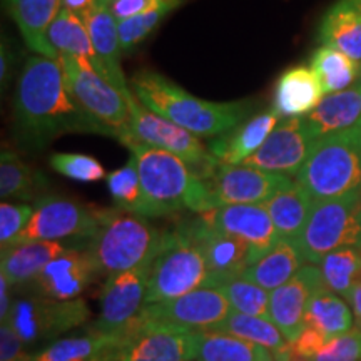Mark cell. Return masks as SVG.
I'll use <instances>...</instances> for the list:
<instances>
[{"mask_svg":"<svg viewBox=\"0 0 361 361\" xmlns=\"http://www.w3.org/2000/svg\"><path fill=\"white\" fill-rule=\"evenodd\" d=\"M16 124L20 137L32 147H42L66 133L102 134L71 94L59 59L45 56L29 57L22 69Z\"/></svg>","mask_w":361,"mask_h":361,"instance_id":"1","label":"cell"},{"mask_svg":"<svg viewBox=\"0 0 361 361\" xmlns=\"http://www.w3.org/2000/svg\"><path fill=\"white\" fill-rule=\"evenodd\" d=\"M135 97L147 109L173 121L194 135L216 137L238 128L246 116V102H211L194 97L159 72L141 71L134 74Z\"/></svg>","mask_w":361,"mask_h":361,"instance_id":"2","label":"cell"},{"mask_svg":"<svg viewBox=\"0 0 361 361\" xmlns=\"http://www.w3.org/2000/svg\"><path fill=\"white\" fill-rule=\"evenodd\" d=\"M123 144L137 164L147 216H166L180 209L202 214L213 209L204 179L196 176L188 162L134 139H126Z\"/></svg>","mask_w":361,"mask_h":361,"instance_id":"3","label":"cell"},{"mask_svg":"<svg viewBox=\"0 0 361 361\" xmlns=\"http://www.w3.org/2000/svg\"><path fill=\"white\" fill-rule=\"evenodd\" d=\"M99 228L90 238L89 255L97 274L123 273L135 268H151L159 251L162 233L152 228L144 216L123 209L97 211Z\"/></svg>","mask_w":361,"mask_h":361,"instance_id":"4","label":"cell"},{"mask_svg":"<svg viewBox=\"0 0 361 361\" xmlns=\"http://www.w3.org/2000/svg\"><path fill=\"white\" fill-rule=\"evenodd\" d=\"M295 183L314 202L361 189V128L318 139Z\"/></svg>","mask_w":361,"mask_h":361,"instance_id":"5","label":"cell"},{"mask_svg":"<svg viewBox=\"0 0 361 361\" xmlns=\"http://www.w3.org/2000/svg\"><path fill=\"white\" fill-rule=\"evenodd\" d=\"M209 269L201 247L180 226L162 233L151 274H149L146 305L173 300L194 290L206 288Z\"/></svg>","mask_w":361,"mask_h":361,"instance_id":"6","label":"cell"},{"mask_svg":"<svg viewBox=\"0 0 361 361\" xmlns=\"http://www.w3.org/2000/svg\"><path fill=\"white\" fill-rule=\"evenodd\" d=\"M296 243L310 264H319L324 256L343 246L361 250V189L314 202Z\"/></svg>","mask_w":361,"mask_h":361,"instance_id":"7","label":"cell"},{"mask_svg":"<svg viewBox=\"0 0 361 361\" xmlns=\"http://www.w3.org/2000/svg\"><path fill=\"white\" fill-rule=\"evenodd\" d=\"M71 94L85 114L101 128L104 135L123 142L129 135L130 111L123 94L107 82L89 62L67 54H59Z\"/></svg>","mask_w":361,"mask_h":361,"instance_id":"8","label":"cell"},{"mask_svg":"<svg viewBox=\"0 0 361 361\" xmlns=\"http://www.w3.org/2000/svg\"><path fill=\"white\" fill-rule=\"evenodd\" d=\"M124 99L130 111L129 135L126 139H134L144 146L162 149L180 157L201 179L209 178L221 164L211 152L206 151L197 135L147 109L130 90Z\"/></svg>","mask_w":361,"mask_h":361,"instance_id":"9","label":"cell"},{"mask_svg":"<svg viewBox=\"0 0 361 361\" xmlns=\"http://www.w3.org/2000/svg\"><path fill=\"white\" fill-rule=\"evenodd\" d=\"M201 329L146 322L141 316L128 324V336L111 361H192L197 358Z\"/></svg>","mask_w":361,"mask_h":361,"instance_id":"10","label":"cell"},{"mask_svg":"<svg viewBox=\"0 0 361 361\" xmlns=\"http://www.w3.org/2000/svg\"><path fill=\"white\" fill-rule=\"evenodd\" d=\"M89 310L82 298L59 301L40 295L12 301L6 322L16 329L25 345L52 340L87 322Z\"/></svg>","mask_w":361,"mask_h":361,"instance_id":"11","label":"cell"},{"mask_svg":"<svg viewBox=\"0 0 361 361\" xmlns=\"http://www.w3.org/2000/svg\"><path fill=\"white\" fill-rule=\"evenodd\" d=\"M97 211L64 197L45 196L35 202L32 218L13 245L30 241H62L67 238H92L97 233Z\"/></svg>","mask_w":361,"mask_h":361,"instance_id":"12","label":"cell"},{"mask_svg":"<svg viewBox=\"0 0 361 361\" xmlns=\"http://www.w3.org/2000/svg\"><path fill=\"white\" fill-rule=\"evenodd\" d=\"M204 183L214 209L231 204H263L276 192L290 188L295 180L284 174L268 173L245 164H219Z\"/></svg>","mask_w":361,"mask_h":361,"instance_id":"13","label":"cell"},{"mask_svg":"<svg viewBox=\"0 0 361 361\" xmlns=\"http://www.w3.org/2000/svg\"><path fill=\"white\" fill-rule=\"evenodd\" d=\"M179 226L204 255L209 269L206 288H219L224 283L241 278L252 264V247L241 238L211 228L200 216L191 223Z\"/></svg>","mask_w":361,"mask_h":361,"instance_id":"14","label":"cell"},{"mask_svg":"<svg viewBox=\"0 0 361 361\" xmlns=\"http://www.w3.org/2000/svg\"><path fill=\"white\" fill-rule=\"evenodd\" d=\"M314 142L316 139L311 134L305 117H288L274 128L263 146L243 164L268 173L296 178L308 159Z\"/></svg>","mask_w":361,"mask_h":361,"instance_id":"15","label":"cell"},{"mask_svg":"<svg viewBox=\"0 0 361 361\" xmlns=\"http://www.w3.org/2000/svg\"><path fill=\"white\" fill-rule=\"evenodd\" d=\"M151 268H135L107 276L101 293V313L92 331L112 335L137 318L146 305Z\"/></svg>","mask_w":361,"mask_h":361,"instance_id":"16","label":"cell"},{"mask_svg":"<svg viewBox=\"0 0 361 361\" xmlns=\"http://www.w3.org/2000/svg\"><path fill=\"white\" fill-rule=\"evenodd\" d=\"M229 313L231 305L219 288H200L173 300L144 305L139 316L146 322L211 329L223 322Z\"/></svg>","mask_w":361,"mask_h":361,"instance_id":"17","label":"cell"},{"mask_svg":"<svg viewBox=\"0 0 361 361\" xmlns=\"http://www.w3.org/2000/svg\"><path fill=\"white\" fill-rule=\"evenodd\" d=\"M211 228L241 238L252 247V264L281 239L263 204L221 206L200 214Z\"/></svg>","mask_w":361,"mask_h":361,"instance_id":"18","label":"cell"},{"mask_svg":"<svg viewBox=\"0 0 361 361\" xmlns=\"http://www.w3.org/2000/svg\"><path fill=\"white\" fill-rule=\"evenodd\" d=\"M324 286L322 269L316 264H305L290 281L271 291L269 318L288 341H296L306 326L305 316L310 298Z\"/></svg>","mask_w":361,"mask_h":361,"instance_id":"19","label":"cell"},{"mask_svg":"<svg viewBox=\"0 0 361 361\" xmlns=\"http://www.w3.org/2000/svg\"><path fill=\"white\" fill-rule=\"evenodd\" d=\"M97 274L96 264L89 252L67 250L49 263L32 281L37 295L59 301L79 298Z\"/></svg>","mask_w":361,"mask_h":361,"instance_id":"20","label":"cell"},{"mask_svg":"<svg viewBox=\"0 0 361 361\" xmlns=\"http://www.w3.org/2000/svg\"><path fill=\"white\" fill-rule=\"evenodd\" d=\"M82 19L89 30L90 39H92V45L104 67V72H106V80L126 96L129 92V87L126 84L123 67H121L123 49H121L119 40V27H117L116 17L112 16L109 4L99 0Z\"/></svg>","mask_w":361,"mask_h":361,"instance_id":"21","label":"cell"},{"mask_svg":"<svg viewBox=\"0 0 361 361\" xmlns=\"http://www.w3.org/2000/svg\"><path fill=\"white\" fill-rule=\"evenodd\" d=\"M279 117H281V114L274 107L261 112L259 116L252 117L251 121H247L243 126H238L229 133L219 135L211 144L209 152L221 164H243L247 157L255 154L263 146L269 134L279 124Z\"/></svg>","mask_w":361,"mask_h":361,"instance_id":"22","label":"cell"},{"mask_svg":"<svg viewBox=\"0 0 361 361\" xmlns=\"http://www.w3.org/2000/svg\"><path fill=\"white\" fill-rule=\"evenodd\" d=\"M8 16L19 27L22 37L30 51L39 56L59 59L56 49L49 42V29L62 11V0H4Z\"/></svg>","mask_w":361,"mask_h":361,"instance_id":"23","label":"cell"},{"mask_svg":"<svg viewBox=\"0 0 361 361\" xmlns=\"http://www.w3.org/2000/svg\"><path fill=\"white\" fill-rule=\"evenodd\" d=\"M305 121L316 141L360 126L361 82L341 92L326 94L323 101L305 116Z\"/></svg>","mask_w":361,"mask_h":361,"instance_id":"24","label":"cell"},{"mask_svg":"<svg viewBox=\"0 0 361 361\" xmlns=\"http://www.w3.org/2000/svg\"><path fill=\"white\" fill-rule=\"evenodd\" d=\"M324 90L313 67L298 66L279 78L274 92V109L281 116L308 114L323 101Z\"/></svg>","mask_w":361,"mask_h":361,"instance_id":"25","label":"cell"},{"mask_svg":"<svg viewBox=\"0 0 361 361\" xmlns=\"http://www.w3.org/2000/svg\"><path fill=\"white\" fill-rule=\"evenodd\" d=\"M67 247L59 241H30L2 250L0 274L11 286L34 281L49 263L59 258Z\"/></svg>","mask_w":361,"mask_h":361,"instance_id":"26","label":"cell"},{"mask_svg":"<svg viewBox=\"0 0 361 361\" xmlns=\"http://www.w3.org/2000/svg\"><path fill=\"white\" fill-rule=\"evenodd\" d=\"M319 42L361 64V0H338L319 27Z\"/></svg>","mask_w":361,"mask_h":361,"instance_id":"27","label":"cell"},{"mask_svg":"<svg viewBox=\"0 0 361 361\" xmlns=\"http://www.w3.org/2000/svg\"><path fill=\"white\" fill-rule=\"evenodd\" d=\"M305 263L306 261L301 255L296 239L281 238L263 258L251 264L241 278L258 284L264 290L274 291L290 281L298 271L303 268Z\"/></svg>","mask_w":361,"mask_h":361,"instance_id":"28","label":"cell"},{"mask_svg":"<svg viewBox=\"0 0 361 361\" xmlns=\"http://www.w3.org/2000/svg\"><path fill=\"white\" fill-rule=\"evenodd\" d=\"M211 329L256 343L269 350L276 361H288L293 356L291 343L283 336L279 328L269 318L243 314L231 310V313L226 316L223 322Z\"/></svg>","mask_w":361,"mask_h":361,"instance_id":"29","label":"cell"},{"mask_svg":"<svg viewBox=\"0 0 361 361\" xmlns=\"http://www.w3.org/2000/svg\"><path fill=\"white\" fill-rule=\"evenodd\" d=\"M47 37L57 54H67V56L82 59L106 79V72H104L96 49H94L85 22L78 13L62 8L56 20L52 22Z\"/></svg>","mask_w":361,"mask_h":361,"instance_id":"30","label":"cell"},{"mask_svg":"<svg viewBox=\"0 0 361 361\" xmlns=\"http://www.w3.org/2000/svg\"><path fill=\"white\" fill-rule=\"evenodd\" d=\"M305 322L326 336V340H331L353 329L355 318L350 303L324 284L310 298Z\"/></svg>","mask_w":361,"mask_h":361,"instance_id":"31","label":"cell"},{"mask_svg":"<svg viewBox=\"0 0 361 361\" xmlns=\"http://www.w3.org/2000/svg\"><path fill=\"white\" fill-rule=\"evenodd\" d=\"M263 206L273 219V224L276 226L279 236L296 239L303 231L314 201L303 188L293 183L290 188L283 189L263 202Z\"/></svg>","mask_w":361,"mask_h":361,"instance_id":"32","label":"cell"},{"mask_svg":"<svg viewBox=\"0 0 361 361\" xmlns=\"http://www.w3.org/2000/svg\"><path fill=\"white\" fill-rule=\"evenodd\" d=\"M197 361H276L273 353L239 336L201 329Z\"/></svg>","mask_w":361,"mask_h":361,"instance_id":"33","label":"cell"},{"mask_svg":"<svg viewBox=\"0 0 361 361\" xmlns=\"http://www.w3.org/2000/svg\"><path fill=\"white\" fill-rule=\"evenodd\" d=\"M121 345H123L121 333L101 335L90 331L85 336L62 338L54 341L51 346L30 356L29 361H85L109 350H117Z\"/></svg>","mask_w":361,"mask_h":361,"instance_id":"34","label":"cell"},{"mask_svg":"<svg viewBox=\"0 0 361 361\" xmlns=\"http://www.w3.org/2000/svg\"><path fill=\"white\" fill-rule=\"evenodd\" d=\"M311 67L322 80L324 96L353 87L361 78V64L329 45H322L313 54Z\"/></svg>","mask_w":361,"mask_h":361,"instance_id":"35","label":"cell"},{"mask_svg":"<svg viewBox=\"0 0 361 361\" xmlns=\"http://www.w3.org/2000/svg\"><path fill=\"white\" fill-rule=\"evenodd\" d=\"M45 188V179L11 149L0 157V197L32 201Z\"/></svg>","mask_w":361,"mask_h":361,"instance_id":"36","label":"cell"},{"mask_svg":"<svg viewBox=\"0 0 361 361\" xmlns=\"http://www.w3.org/2000/svg\"><path fill=\"white\" fill-rule=\"evenodd\" d=\"M319 269L326 288L346 300L361 279V250L356 246H343L331 251L319 263Z\"/></svg>","mask_w":361,"mask_h":361,"instance_id":"37","label":"cell"},{"mask_svg":"<svg viewBox=\"0 0 361 361\" xmlns=\"http://www.w3.org/2000/svg\"><path fill=\"white\" fill-rule=\"evenodd\" d=\"M107 188H109L111 197L117 209L147 216L146 197H144L141 179H139L137 164H135L133 156H130L128 164L107 174Z\"/></svg>","mask_w":361,"mask_h":361,"instance_id":"38","label":"cell"},{"mask_svg":"<svg viewBox=\"0 0 361 361\" xmlns=\"http://www.w3.org/2000/svg\"><path fill=\"white\" fill-rule=\"evenodd\" d=\"M180 2H183V0H161V2L149 7L147 11L137 13V16L134 17H129V19L117 22V27H119L121 49H123V52H130L133 49L137 47V45L161 24V20L164 19L171 11H174Z\"/></svg>","mask_w":361,"mask_h":361,"instance_id":"39","label":"cell"},{"mask_svg":"<svg viewBox=\"0 0 361 361\" xmlns=\"http://www.w3.org/2000/svg\"><path fill=\"white\" fill-rule=\"evenodd\" d=\"M219 290L228 298L233 311L250 316H259V318H269L271 291L243 278L224 283L223 286H219Z\"/></svg>","mask_w":361,"mask_h":361,"instance_id":"40","label":"cell"},{"mask_svg":"<svg viewBox=\"0 0 361 361\" xmlns=\"http://www.w3.org/2000/svg\"><path fill=\"white\" fill-rule=\"evenodd\" d=\"M51 166L59 174L80 183H96L106 178V169L96 157L78 152H57L51 156Z\"/></svg>","mask_w":361,"mask_h":361,"instance_id":"41","label":"cell"},{"mask_svg":"<svg viewBox=\"0 0 361 361\" xmlns=\"http://www.w3.org/2000/svg\"><path fill=\"white\" fill-rule=\"evenodd\" d=\"M310 361H361V328L328 340Z\"/></svg>","mask_w":361,"mask_h":361,"instance_id":"42","label":"cell"},{"mask_svg":"<svg viewBox=\"0 0 361 361\" xmlns=\"http://www.w3.org/2000/svg\"><path fill=\"white\" fill-rule=\"evenodd\" d=\"M34 207L30 204H12L2 201L0 204V245L2 250L12 246L32 218Z\"/></svg>","mask_w":361,"mask_h":361,"instance_id":"43","label":"cell"},{"mask_svg":"<svg viewBox=\"0 0 361 361\" xmlns=\"http://www.w3.org/2000/svg\"><path fill=\"white\" fill-rule=\"evenodd\" d=\"M25 343L7 322L0 324V361H29L24 350Z\"/></svg>","mask_w":361,"mask_h":361,"instance_id":"44","label":"cell"},{"mask_svg":"<svg viewBox=\"0 0 361 361\" xmlns=\"http://www.w3.org/2000/svg\"><path fill=\"white\" fill-rule=\"evenodd\" d=\"M326 336L322 335L318 329L313 326L303 328V331L300 333V336L296 338V341L291 343V351L293 355L303 356V358H313L319 350L326 345Z\"/></svg>","mask_w":361,"mask_h":361,"instance_id":"45","label":"cell"},{"mask_svg":"<svg viewBox=\"0 0 361 361\" xmlns=\"http://www.w3.org/2000/svg\"><path fill=\"white\" fill-rule=\"evenodd\" d=\"M157 2H161V0H112L109 8L116 20L119 22L147 11L149 7H152Z\"/></svg>","mask_w":361,"mask_h":361,"instance_id":"46","label":"cell"},{"mask_svg":"<svg viewBox=\"0 0 361 361\" xmlns=\"http://www.w3.org/2000/svg\"><path fill=\"white\" fill-rule=\"evenodd\" d=\"M346 301H348L351 310H353L356 328H361V281L355 284L353 290H351L350 295L346 296Z\"/></svg>","mask_w":361,"mask_h":361,"instance_id":"47","label":"cell"},{"mask_svg":"<svg viewBox=\"0 0 361 361\" xmlns=\"http://www.w3.org/2000/svg\"><path fill=\"white\" fill-rule=\"evenodd\" d=\"M99 0H62V8L78 13L79 17H84L90 8H92Z\"/></svg>","mask_w":361,"mask_h":361,"instance_id":"48","label":"cell"},{"mask_svg":"<svg viewBox=\"0 0 361 361\" xmlns=\"http://www.w3.org/2000/svg\"><path fill=\"white\" fill-rule=\"evenodd\" d=\"M8 288H11V284H8L7 279L0 274V319H2V322H6L8 311H11V306H12L11 295H8Z\"/></svg>","mask_w":361,"mask_h":361,"instance_id":"49","label":"cell"},{"mask_svg":"<svg viewBox=\"0 0 361 361\" xmlns=\"http://www.w3.org/2000/svg\"><path fill=\"white\" fill-rule=\"evenodd\" d=\"M8 57H11V52L7 51L6 44L2 42V62H0V79H2V82H6V79H8V71H11Z\"/></svg>","mask_w":361,"mask_h":361,"instance_id":"50","label":"cell"},{"mask_svg":"<svg viewBox=\"0 0 361 361\" xmlns=\"http://www.w3.org/2000/svg\"><path fill=\"white\" fill-rule=\"evenodd\" d=\"M111 351L112 350L106 351V353H101V355L94 356V358H90V360H85V361H111Z\"/></svg>","mask_w":361,"mask_h":361,"instance_id":"51","label":"cell"},{"mask_svg":"<svg viewBox=\"0 0 361 361\" xmlns=\"http://www.w3.org/2000/svg\"><path fill=\"white\" fill-rule=\"evenodd\" d=\"M288 361H310V358H303V356H296V355H293L290 360Z\"/></svg>","mask_w":361,"mask_h":361,"instance_id":"52","label":"cell"},{"mask_svg":"<svg viewBox=\"0 0 361 361\" xmlns=\"http://www.w3.org/2000/svg\"><path fill=\"white\" fill-rule=\"evenodd\" d=\"M102 2H106V4H111V2H112V0H102Z\"/></svg>","mask_w":361,"mask_h":361,"instance_id":"53","label":"cell"},{"mask_svg":"<svg viewBox=\"0 0 361 361\" xmlns=\"http://www.w3.org/2000/svg\"><path fill=\"white\" fill-rule=\"evenodd\" d=\"M360 128H361V123H360Z\"/></svg>","mask_w":361,"mask_h":361,"instance_id":"54","label":"cell"},{"mask_svg":"<svg viewBox=\"0 0 361 361\" xmlns=\"http://www.w3.org/2000/svg\"><path fill=\"white\" fill-rule=\"evenodd\" d=\"M360 281H361V279H360Z\"/></svg>","mask_w":361,"mask_h":361,"instance_id":"55","label":"cell"}]
</instances>
